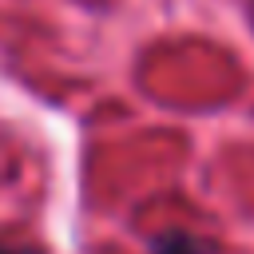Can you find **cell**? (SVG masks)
Instances as JSON below:
<instances>
[{
	"instance_id": "cell-1",
	"label": "cell",
	"mask_w": 254,
	"mask_h": 254,
	"mask_svg": "<svg viewBox=\"0 0 254 254\" xmlns=\"http://www.w3.org/2000/svg\"><path fill=\"white\" fill-rule=\"evenodd\" d=\"M0 254H44V250L24 246V242H0Z\"/></svg>"
}]
</instances>
